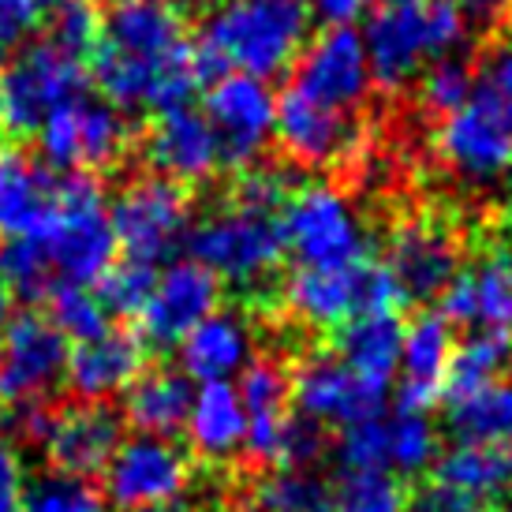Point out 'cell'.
<instances>
[{
  "instance_id": "6da1fadb",
  "label": "cell",
  "mask_w": 512,
  "mask_h": 512,
  "mask_svg": "<svg viewBox=\"0 0 512 512\" xmlns=\"http://www.w3.org/2000/svg\"><path fill=\"white\" fill-rule=\"evenodd\" d=\"M86 64L101 98L120 113L187 105L191 90L202 83L184 15L157 0H116L101 15L98 45Z\"/></svg>"
},
{
  "instance_id": "7a4b0ae2",
  "label": "cell",
  "mask_w": 512,
  "mask_h": 512,
  "mask_svg": "<svg viewBox=\"0 0 512 512\" xmlns=\"http://www.w3.org/2000/svg\"><path fill=\"white\" fill-rule=\"evenodd\" d=\"M307 34V0H214L202 15L195 64L202 79L236 72L266 83L296 64Z\"/></svg>"
},
{
  "instance_id": "3957f363",
  "label": "cell",
  "mask_w": 512,
  "mask_h": 512,
  "mask_svg": "<svg viewBox=\"0 0 512 512\" xmlns=\"http://www.w3.org/2000/svg\"><path fill=\"white\" fill-rule=\"evenodd\" d=\"M187 247L195 262H202L206 270H214L221 281L240 292L247 311L258 322L273 326L281 318L277 273L288 255L281 214L247 210L225 199L206 221L187 232Z\"/></svg>"
},
{
  "instance_id": "277c9868",
  "label": "cell",
  "mask_w": 512,
  "mask_h": 512,
  "mask_svg": "<svg viewBox=\"0 0 512 512\" xmlns=\"http://www.w3.org/2000/svg\"><path fill=\"white\" fill-rule=\"evenodd\" d=\"M464 42V8L453 0H378L367 23L370 79L385 98L408 94V86L434 60L453 57Z\"/></svg>"
},
{
  "instance_id": "5b68a950",
  "label": "cell",
  "mask_w": 512,
  "mask_h": 512,
  "mask_svg": "<svg viewBox=\"0 0 512 512\" xmlns=\"http://www.w3.org/2000/svg\"><path fill=\"white\" fill-rule=\"evenodd\" d=\"M468 236L449 202H412L385 221L382 266L408 307L441 296L468 255Z\"/></svg>"
},
{
  "instance_id": "8992f818",
  "label": "cell",
  "mask_w": 512,
  "mask_h": 512,
  "mask_svg": "<svg viewBox=\"0 0 512 512\" xmlns=\"http://www.w3.org/2000/svg\"><path fill=\"white\" fill-rule=\"evenodd\" d=\"M430 154L468 184H494L512 172V98L475 75L471 98L430 131Z\"/></svg>"
},
{
  "instance_id": "52a82bcc",
  "label": "cell",
  "mask_w": 512,
  "mask_h": 512,
  "mask_svg": "<svg viewBox=\"0 0 512 512\" xmlns=\"http://www.w3.org/2000/svg\"><path fill=\"white\" fill-rule=\"evenodd\" d=\"M273 139L292 165L322 169L329 180L337 176V184H352V176H363L370 150H378L363 113H333L292 90L277 101Z\"/></svg>"
},
{
  "instance_id": "ba28073f",
  "label": "cell",
  "mask_w": 512,
  "mask_h": 512,
  "mask_svg": "<svg viewBox=\"0 0 512 512\" xmlns=\"http://www.w3.org/2000/svg\"><path fill=\"white\" fill-rule=\"evenodd\" d=\"M288 251L299 266H356L374 258L367 225L356 217L341 184H299L281 210Z\"/></svg>"
},
{
  "instance_id": "9c48e42d",
  "label": "cell",
  "mask_w": 512,
  "mask_h": 512,
  "mask_svg": "<svg viewBox=\"0 0 512 512\" xmlns=\"http://www.w3.org/2000/svg\"><path fill=\"white\" fill-rule=\"evenodd\" d=\"M90 72L86 60L57 49L53 42L23 45L0 72V109L15 135H38L60 105L83 98Z\"/></svg>"
},
{
  "instance_id": "30bf717a",
  "label": "cell",
  "mask_w": 512,
  "mask_h": 512,
  "mask_svg": "<svg viewBox=\"0 0 512 512\" xmlns=\"http://www.w3.org/2000/svg\"><path fill=\"white\" fill-rule=\"evenodd\" d=\"M116 247H124L131 262L157 266L169 258L191 232V191L169 176H135L113 202Z\"/></svg>"
},
{
  "instance_id": "8fae6325",
  "label": "cell",
  "mask_w": 512,
  "mask_h": 512,
  "mask_svg": "<svg viewBox=\"0 0 512 512\" xmlns=\"http://www.w3.org/2000/svg\"><path fill=\"white\" fill-rule=\"evenodd\" d=\"M38 146L49 169L72 172H109L131 150V128L124 113L105 98H83L60 105L57 113L38 128Z\"/></svg>"
},
{
  "instance_id": "7c38bea8",
  "label": "cell",
  "mask_w": 512,
  "mask_h": 512,
  "mask_svg": "<svg viewBox=\"0 0 512 512\" xmlns=\"http://www.w3.org/2000/svg\"><path fill=\"white\" fill-rule=\"evenodd\" d=\"M292 378V408L303 419H314L318 427H356L367 419H378L385 393L359 378L352 367L329 352V344L299 348L288 359Z\"/></svg>"
},
{
  "instance_id": "4fadbf2b",
  "label": "cell",
  "mask_w": 512,
  "mask_h": 512,
  "mask_svg": "<svg viewBox=\"0 0 512 512\" xmlns=\"http://www.w3.org/2000/svg\"><path fill=\"white\" fill-rule=\"evenodd\" d=\"M367 45L352 27H326L292 64L288 90L333 113H363L370 98Z\"/></svg>"
},
{
  "instance_id": "5bb4252c",
  "label": "cell",
  "mask_w": 512,
  "mask_h": 512,
  "mask_svg": "<svg viewBox=\"0 0 512 512\" xmlns=\"http://www.w3.org/2000/svg\"><path fill=\"white\" fill-rule=\"evenodd\" d=\"M202 116L210 120L217 143H221V161L225 169L240 172L255 165L258 154L266 150L273 135V116H277V101H273L270 86L251 75H221L202 101Z\"/></svg>"
},
{
  "instance_id": "9a60e30c",
  "label": "cell",
  "mask_w": 512,
  "mask_h": 512,
  "mask_svg": "<svg viewBox=\"0 0 512 512\" xmlns=\"http://www.w3.org/2000/svg\"><path fill=\"white\" fill-rule=\"evenodd\" d=\"M68 370V337L45 314H15L0 344V404L49 400Z\"/></svg>"
},
{
  "instance_id": "2e32d148",
  "label": "cell",
  "mask_w": 512,
  "mask_h": 512,
  "mask_svg": "<svg viewBox=\"0 0 512 512\" xmlns=\"http://www.w3.org/2000/svg\"><path fill=\"white\" fill-rule=\"evenodd\" d=\"M195 464L191 456L172 445L169 438L139 434V438L120 441L109 468H105V494L120 509H139V505H161L176 501L191 486Z\"/></svg>"
},
{
  "instance_id": "e0dca14e",
  "label": "cell",
  "mask_w": 512,
  "mask_h": 512,
  "mask_svg": "<svg viewBox=\"0 0 512 512\" xmlns=\"http://www.w3.org/2000/svg\"><path fill=\"white\" fill-rule=\"evenodd\" d=\"M139 150L157 176H169L184 187L206 184L225 169L221 143H217L210 120L191 105L154 113V120L139 135Z\"/></svg>"
},
{
  "instance_id": "ac0fdd59",
  "label": "cell",
  "mask_w": 512,
  "mask_h": 512,
  "mask_svg": "<svg viewBox=\"0 0 512 512\" xmlns=\"http://www.w3.org/2000/svg\"><path fill=\"white\" fill-rule=\"evenodd\" d=\"M217 307H221V277L195 258L172 262L154 281V292L139 311V337L154 348L180 344Z\"/></svg>"
},
{
  "instance_id": "d6986e66",
  "label": "cell",
  "mask_w": 512,
  "mask_h": 512,
  "mask_svg": "<svg viewBox=\"0 0 512 512\" xmlns=\"http://www.w3.org/2000/svg\"><path fill=\"white\" fill-rule=\"evenodd\" d=\"M243 415H247V441L243 456L251 471H273L281 456V438L292 419V378H288V359L258 356L243 367L240 382Z\"/></svg>"
},
{
  "instance_id": "ffe728a7",
  "label": "cell",
  "mask_w": 512,
  "mask_h": 512,
  "mask_svg": "<svg viewBox=\"0 0 512 512\" xmlns=\"http://www.w3.org/2000/svg\"><path fill=\"white\" fill-rule=\"evenodd\" d=\"M120 441H124V419L109 404H75L60 408L42 445L45 460L57 475L90 483L109 468Z\"/></svg>"
},
{
  "instance_id": "44dd1931",
  "label": "cell",
  "mask_w": 512,
  "mask_h": 512,
  "mask_svg": "<svg viewBox=\"0 0 512 512\" xmlns=\"http://www.w3.org/2000/svg\"><path fill=\"white\" fill-rule=\"evenodd\" d=\"M60 180L57 169L27 150H0V236H42L60 214Z\"/></svg>"
},
{
  "instance_id": "7402d4cb",
  "label": "cell",
  "mask_w": 512,
  "mask_h": 512,
  "mask_svg": "<svg viewBox=\"0 0 512 512\" xmlns=\"http://www.w3.org/2000/svg\"><path fill=\"white\" fill-rule=\"evenodd\" d=\"M146 370V341L135 329H105L90 341H79L68 352V389L79 404H105L124 393Z\"/></svg>"
},
{
  "instance_id": "603a6c76",
  "label": "cell",
  "mask_w": 512,
  "mask_h": 512,
  "mask_svg": "<svg viewBox=\"0 0 512 512\" xmlns=\"http://www.w3.org/2000/svg\"><path fill=\"white\" fill-rule=\"evenodd\" d=\"M453 326L441 314H415L404 344H400V382H397V412H419L441 397L449 359H453Z\"/></svg>"
},
{
  "instance_id": "cb8c5ba5",
  "label": "cell",
  "mask_w": 512,
  "mask_h": 512,
  "mask_svg": "<svg viewBox=\"0 0 512 512\" xmlns=\"http://www.w3.org/2000/svg\"><path fill=\"white\" fill-rule=\"evenodd\" d=\"M187 441L206 464H228L243 453L247 441V415H243L240 389L232 382H206L191 397L187 412Z\"/></svg>"
},
{
  "instance_id": "d4e9b609",
  "label": "cell",
  "mask_w": 512,
  "mask_h": 512,
  "mask_svg": "<svg viewBox=\"0 0 512 512\" xmlns=\"http://www.w3.org/2000/svg\"><path fill=\"white\" fill-rule=\"evenodd\" d=\"M251 363V329L240 314L214 311L180 341V367L195 382H228Z\"/></svg>"
},
{
  "instance_id": "484cf974",
  "label": "cell",
  "mask_w": 512,
  "mask_h": 512,
  "mask_svg": "<svg viewBox=\"0 0 512 512\" xmlns=\"http://www.w3.org/2000/svg\"><path fill=\"white\" fill-rule=\"evenodd\" d=\"M326 344L344 367H352L363 382L385 393L400 367V344H404L400 314H359L356 322H348Z\"/></svg>"
},
{
  "instance_id": "4316f807",
  "label": "cell",
  "mask_w": 512,
  "mask_h": 512,
  "mask_svg": "<svg viewBox=\"0 0 512 512\" xmlns=\"http://www.w3.org/2000/svg\"><path fill=\"white\" fill-rule=\"evenodd\" d=\"M124 423L139 430V434H154V438H172L180 434L191 412V378L184 370L154 367L143 370L135 382L124 389Z\"/></svg>"
},
{
  "instance_id": "83f0119b",
  "label": "cell",
  "mask_w": 512,
  "mask_h": 512,
  "mask_svg": "<svg viewBox=\"0 0 512 512\" xmlns=\"http://www.w3.org/2000/svg\"><path fill=\"white\" fill-rule=\"evenodd\" d=\"M434 483L498 505L512 494V445H456L430 464Z\"/></svg>"
},
{
  "instance_id": "f1b7e54d",
  "label": "cell",
  "mask_w": 512,
  "mask_h": 512,
  "mask_svg": "<svg viewBox=\"0 0 512 512\" xmlns=\"http://www.w3.org/2000/svg\"><path fill=\"white\" fill-rule=\"evenodd\" d=\"M445 427L460 445H512V382L475 389L460 400H445Z\"/></svg>"
},
{
  "instance_id": "f546056e",
  "label": "cell",
  "mask_w": 512,
  "mask_h": 512,
  "mask_svg": "<svg viewBox=\"0 0 512 512\" xmlns=\"http://www.w3.org/2000/svg\"><path fill=\"white\" fill-rule=\"evenodd\" d=\"M512 367V337L509 329H471L464 341L453 348L449 374H445V400H460L483 389V385L505 378Z\"/></svg>"
},
{
  "instance_id": "4dcf8cb0",
  "label": "cell",
  "mask_w": 512,
  "mask_h": 512,
  "mask_svg": "<svg viewBox=\"0 0 512 512\" xmlns=\"http://www.w3.org/2000/svg\"><path fill=\"white\" fill-rule=\"evenodd\" d=\"M255 512H333V486L303 468H273L251 486Z\"/></svg>"
},
{
  "instance_id": "1f68e13d",
  "label": "cell",
  "mask_w": 512,
  "mask_h": 512,
  "mask_svg": "<svg viewBox=\"0 0 512 512\" xmlns=\"http://www.w3.org/2000/svg\"><path fill=\"white\" fill-rule=\"evenodd\" d=\"M333 512H408L412 479L397 471H337Z\"/></svg>"
},
{
  "instance_id": "d6a6232c",
  "label": "cell",
  "mask_w": 512,
  "mask_h": 512,
  "mask_svg": "<svg viewBox=\"0 0 512 512\" xmlns=\"http://www.w3.org/2000/svg\"><path fill=\"white\" fill-rule=\"evenodd\" d=\"M475 86V64L471 60L441 57L434 60L427 72L415 79V116H427L438 124L441 116L456 113L471 98Z\"/></svg>"
},
{
  "instance_id": "836d02e7",
  "label": "cell",
  "mask_w": 512,
  "mask_h": 512,
  "mask_svg": "<svg viewBox=\"0 0 512 512\" xmlns=\"http://www.w3.org/2000/svg\"><path fill=\"white\" fill-rule=\"evenodd\" d=\"M0 281L8 292L30 299V303H45L57 292L53 270H49L38 240H8L0 247Z\"/></svg>"
},
{
  "instance_id": "e575fe53",
  "label": "cell",
  "mask_w": 512,
  "mask_h": 512,
  "mask_svg": "<svg viewBox=\"0 0 512 512\" xmlns=\"http://www.w3.org/2000/svg\"><path fill=\"white\" fill-rule=\"evenodd\" d=\"M438 460V434L430 427L427 415L397 412L389 423V468L397 475H419Z\"/></svg>"
},
{
  "instance_id": "d590c367",
  "label": "cell",
  "mask_w": 512,
  "mask_h": 512,
  "mask_svg": "<svg viewBox=\"0 0 512 512\" xmlns=\"http://www.w3.org/2000/svg\"><path fill=\"white\" fill-rule=\"evenodd\" d=\"M154 281H157V270L154 266H146V262H113L109 270L98 277V299L105 314H135L146 307V299L154 292Z\"/></svg>"
},
{
  "instance_id": "8d00e7d4",
  "label": "cell",
  "mask_w": 512,
  "mask_h": 512,
  "mask_svg": "<svg viewBox=\"0 0 512 512\" xmlns=\"http://www.w3.org/2000/svg\"><path fill=\"white\" fill-rule=\"evenodd\" d=\"M45 303H49V322L72 341H90V337L109 329V314L90 288L60 285Z\"/></svg>"
},
{
  "instance_id": "74e56055",
  "label": "cell",
  "mask_w": 512,
  "mask_h": 512,
  "mask_svg": "<svg viewBox=\"0 0 512 512\" xmlns=\"http://www.w3.org/2000/svg\"><path fill=\"white\" fill-rule=\"evenodd\" d=\"M23 512H109V505L86 479H68L53 471L27 490Z\"/></svg>"
},
{
  "instance_id": "f35d334b",
  "label": "cell",
  "mask_w": 512,
  "mask_h": 512,
  "mask_svg": "<svg viewBox=\"0 0 512 512\" xmlns=\"http://www.w3.org/2000/svg\"><path fill=\"white\" fill-rule=\"evenodd\" d=\"M45 23H49V42L57 45V49L72 53L79 60H90L101 34V15L90 0H68V4H60L57 12L45 15Z\"/></svg>"
},
{
  "instance_id": "ab89813d",
  "label": "cell",
  "mask_w": 512,
  "mask_h": 512,
  "mask_svg": "<svg viewBox=\"0 0 512 512\" xmlns=\"http://www.w3.org/2000/svg\"><path fill=\"white\" fill-rule=\"evenodd\" d=\"M341 471H393L389 468V423L367 419L356 427H344L337 441Z\"/></svg>"
},
{
  "instance_id": "60d3db41",
  "label": "cell",
  "mask_w": 512,
  "mask_h": 512,
  "mask_svg": "<svg viewBox=\"0 0 512 512\" xmlns=\"http://www.w3.org/2000/svg\"><path fill=\"white\" fill-rule=\"evenodd\" d=\"M38 23H42L38 0H0V68L27 45Z\"/></svg>"
},
{
  "instance_id": "b9f144b4",
  "label": "cell",
  "mask_w": 512,
  "mask_h": 512,
  "mask_svg": "<svg viewBox=\"0 0 512 512\" xmlns=\"http://www.w3.org/2000/svg\"><path fill=\"white\" fill-rule=\"evenodd\" d=\"M408 512H498V505H490V501L471 498L464 490H453V486H441V483H434V479H427L423 486H412Z\"/></svg>"
},
{
  "instance_id": "7bdbcfd3",
  "label": "cell",
  "mask_w": 512,
  "mask_h": 512,
  "mask_svg": "<svg viewBox=\"0 0 512 512\" xmlns=\"http://www.w3.org/2000/svg\"><path fill=\"white\" fill-rule=\"evenodd\" d=\"M23 498H27V486H23V464L8 441H0V512H23Z\"/></svg>"
},
{
  "instance_id": "ee69618b",
  "label": "cell",
  "mask_w": 512,
  "mask_h": 512,
  "mask_svg": "<svg viewBox=\"0 0 512 512\" xmlns=\"http://www.w3.org/2000/svg\"><path fill=\"white\" fill-rule=\"evenodd\" d=\"M378 0H314V12L326 27H348L359 15H367Z\"/></svg>"
},
{
  "instance_id": "f6af8a7d",
  "label": "cell",
  "mask_w": 512,
  "mask_h": 512,
  "mask_svg": "<svg viewBox=\"0 0 512 512\" xmlns=\"http://www.w3.org/2000/svg\"><path fill=\"white\" fill-rule=\"evenodd\" d=\"M8 322H12V292L0 281V344H4V333H8Z\"/></svg>"
},
{
  "instance_id": "bcb514c9",
  "label": "cell",
  "mask_w": 512,
  "mask_h": 512,
  "mask_svg": "<svg viewBox=\"0 0 512 512\" xmlns=\"http://www.w3.org/2000/svg\"><path fill=\"white\" fill-rule=\"evenodd\" d=\"M124 512H195L184 501H161V505H139V509H124Z\"/></svg>"
},
{
  "instance_id": "7dc6e473",
  "label": "cell",
  "mask_w": 512,
  "mask_h": 512,
  "mask_svg": "<svg viewBox=\"0 0 512 512\" xmlns=\"http://www.w3.org/2000/svg\"><path fill=\"white\" fill-rule=\"evenodd\" d=\"M505 4H512V0H468V8H475V12H486V15L501 12Z\"/></svg>"
},
{
  "instance_id": "c3c4849f",
  "label": "cell",
  "mask_w": 512,
  "mask_h": 512,
  "mask_svg": "<svg viewBox=\"0 0 512 512\" xmlns=\"http://www.w3.org/2000/svg\"><path fill=\"white\" fill-rule=\"evenodd\" d=\"M157 4H165V8H172V12H191V8L210 4V0H157Z\"/></svg>"
},
{
  "instance_id": "681fc988",
  "label": "cell",
  "mask_w": 512,
  "mask_h": 512,
  "mask_svg": "<svg viewBox=\"0 0 512 512\" xmlns=\"http://www.w3.org/2000/svg\"><path fill=\"white\" fill-rule=\"evenodd\" d=\"M4 135H8V124H4V109H0V143H4Z\"/></svg>"
},
{
  "instance_id": "f907efd6",
  "label": "cell",
  "mask_w": 512,
  "mask_h": 512,
  "mask_svg": "<svg viewBox=\"0 0 512 512\" xmlns=\"http://www.w3.org/2000/svg\"><path fill=\"white\" fill-rule=\"evenodd\" d=\"M509 337H512V333H509Z\"/></svg>"
}]
</instances>
